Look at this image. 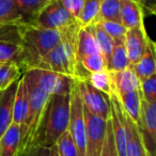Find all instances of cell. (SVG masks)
<instances>
[{
    "label": "cell",
    "instance_id": "6da1fadb",
    "mask_svg": "<svg viewBox=\"0 0 156 156\" xmlns=\"http://www.w3.org/2000/svg\"><path fill=\"white\" fill-rule=\"evenodd\" d=\"M71 106V92L50 95L42 112L30 147H51L67 130Z\"/></svg>",
    "mask_w": 156,
    "mask_h": 156
},
{
    "label": "cell",
    "instance_id": "7a4b0ae2",
    "mask_svg": "<svg viewBox=\"0 0 156 156\" xmlns=\"http://www.w3.org/2000/svg\"><path fill=\"white\" fill-rule=\"evenodd\" d=\"M17 26L24 50L22 67L25 73L35 69L37 62L60 43L62 37L60 31L42 28L31 23H22Z\"/></svg>",
    "mask_w": 156,
    "mask_h": 156
},
{
    "label": "cell",
    "instance_id": "3957f363",
    "mask_svg": "<svg viewBox=\"0 0 156 156\" xmlns=\"http://www.w3.org/2000/svg\"><path fill=\"white\" fill-rule=\"evenodd\" d=\"M23 76H24L25 83H26L27 90H28L29 108L25 123L22 126V142H20L18 154L30 147L34 133L37 130V124H39L40 119H41L43 109L50 96L45 91L40 89L27 74L24 73Z\"/></svg>",
    "mask_w": 156,
    "mask_h": 156
},
{
    "label": "cell",
    "instance_id": "277c9868",
    "mask_svg": "<svg viewBox=\"0 0 156 156\" xmlns=\"http://www.w3.org/2000/svg\"><path fill=\"white\" fill-rule=\"evenodd\" d=\"M67 132L72 137L79 156H85L86 149V128L83 118V106L78 92L77 80H74L71 89V106H69V120Z\"/></svg>",
    "mask_w": 156,
    "mask_h": 156
},
{
    "label": "cell",
    "instance_id": "5b68a950",
    "mask_svg": "<svg viewBox=\"0 0 156 156\" xmlns=\"http://www.w3.org/2000/svg\"><path fill=\"white\" fill-rule=\"evenodd\" d=\"M29 23L42 28L62 31L75 25L78 20L63 8L59 0H52Z\"/></svg>",
    "mask_w": 156,
    "mask_h": 156
},
{
    "label": "cell",
    "instance_id": "8992f818",
    "mask_svg": "<svg viewBox=\"0 0 156 156\" xmlns=\"http://www.w3.org/2000/svg\"><path fill=\"white\" fill-rule=\"evenodd\" d=\"M23 51L17 25L0 26V63H15L23 69Z\"/></svg>",
    "mask_w": 156,
    "mask_h": 156
},
{
    "label": "cell",
    "instance_id": "52a82bcc",
    "mask_svg": "<svg viewBox=\"0 0 156 156\" xmlns=\"http://www.w3.org/2000/svg\"><path fill=\"white\" fill-rule=\"evenodd\" d=\"M25 74L32 79V81L43 91L49 95L66 94L71 92L75 79L62 74L45 71L41 69H32L25 72Z\"/></svg>",
    "mask_w": 156,
    "mask_h": 156
},
{
    "label": "cell",
    "instance_id": "ba28073f",
    "mask_svg": "<svg viewBox=\"0 0 156 156\" xmlns=\"http://www.w3.org/2000/svg\"><path fill=\"white\" fill-rule=\"evenodd\" d=\"M77 87L83 106L92 115L106 121L110 119V100L108 95L92 87L87 79L77 80Z\"/></svg>",
    "mask_w": 156,
    "mask_h": 156
},
{
    "label": "cell",
    "instance_id": "9c48e42d",
    "mask_svg": "<svg viewBox=\"0 0 156 156\" xmlns=\"http://www.w3.org/2000/svg\"><path fill=\"white\" fill-rule=\"evenodd\" d=\"M83 118L86 128L85 156H100L104 143L107 128V121L92 115L83 106Z\"/></svg>",
    "mask_w": 156,
    "mask_h": 156
},
{
    "label": "cell",
    "instance_id": "30bf717a",
    "mask_svg": "<svg viewBox=\"0 0 156 156\" xmlns=\"http://www.w3.org/2000/svg\"><path fill=\"white\" fill-rule=\"evenodd\" d=\"M137 127L147 156H156V103H149L142 98Z\"/></svg>",
    "mask_w": 156,
    "mask_h": 156
},
{
    "label": "cell",
    "instance_id": "8fae6325",
    "mask_svg": "<svg viewBox=\"0 0 156 156\" xmlns=\"http://www.w3.org/2000/svg\"><path fill=\"white\" fill-rule=\"evenodd\" d=\"M149 40L150 37L147 35L144 26L126 30L124 46H125L130 65L135 64L144 54Z\"/></svg>",
    "mask_w": 156,
    "mask_h": 156
},
{
    "label": "cell",
    "instance_id": "7c38bea8",
    "mask_svg": "<svg viewBox=\"0 0 156 156\" xmlns=\"http://www.w3.org/2000/svg\"><path fill=\"white\" fill-rule=\"evenodd\" d=\"M20 80L0 90V137L13 123V106Z\"/></svg>",
    "mask_w": 156,
    "mask_h": 156
},
{
    "label": "cell",
    "instance_id": "4fadbf2b",
    "mask_svg": "<svg viewBox=\"0 0 156 156\" xmlns=\"http://www.w3.org/2000/svg\"><path fill=\"white\" fill-rule=\"evenodd\" d=\"M109 74L112 83L113 94L115 95L140 90V80L130 66L122 71L109 72Z\"/></svg>",
    "mask_w": 156,
    "mask_h": 156
},
{
    "label": "cell",
    "instance_id": "5bb4252c",
    "mask_svg": "<svg viewBox=\"0 0 156 156\" xmlns=\"http://www.w3.org/2000/svg\"><path fill=\"white\" fill-rule=\"evenodd\" d=\"M120 20L126 29L144 26V10L135 0H120Z\"/></svg>",
    "mask_w": 156,
    "mask_h": 156
},
{
    "label": "cell",
    "instance_id": "9a60e30c",
    "mask_svg": "<svg viewBox=\"0 0 156 156\" xmlns=\"http://www.w3.org/2000/svg\"><path fill=\"white\" fill-rule=\"evenodd\" d=\"M139 80L156 74V45L152 39L147 42V49L135 64L130 65Z\"/></svg>",
    "mask_w": 156,
    "mask_h": 156
},
{
    "label": "cell",
    "instance_id": "2e32d148",
    "mask_svg": "<svg viewBox=\"0 0 156 156\" xmlns=\"http://www.w3.org/2000/svg\"><path fill=\"white\" fill-rule=\"evenodd\" d=\"M22 142V126L12 123L0 137V156H17Z\"/></svg>",
    "mask_w": 156,
    "mask_h": 156
},
{
    "label": "cell",
    "instance_id": "e0dca14e",
    "mask_svg": "<svg viewBox=\"0 0 156 156\" xmlns=\"http://www.w3.org/2000/svg\"><path fill=\"white\" fill-rule=\"evenodd\" d=\"M94 52H101L98 45L95 41L93 33H92L90 26H81L79 27L76 37V54H77V60L79 61L83 57L87 56Z\"/></svg>",
    "mask_w": 156,
    "mask_h": 156
},
{
    "label": "cell",
    "instance_id": "ac0fdd59",
    "mask_svg": "<svg viewBox=\"0 0 156 156\" xmlns=\"http://www.w3.org/2000/svg\"><path fill=\"white\" fill-rule=\"evenodd\" d=\"M29 108V96L28 90L26 87L24 76L20 79L18 87L16 90L15 98H14V106H13V122L18 125L23 126L25 123V120L27 118Z\"/></svg>",
    "mask_w": 156,
    "mask_h": 156
},
{
    "label": "cell",
    "instance_id": "d6986e66",
    "mask_svg": "<svg viewBox=\"0 0 156 156\" xmlns=\"http://www.w3.org/2000/svg\"><path fill=\"white\" fill-rule=\"evenodd\" d=\"M124 123H125L126 137H127V156H147L138 127L125 113H124Z\"/></svg>",
    "mask_w": 156,
    "mask_h": 156
},
{
    "label": "cell",
    "instance_id": "ffe728a7",
    "mask_svg": "<svg viewBox=\"0 0 156 156\" xmlns=\"http://www.w3.org/2000/svg\"><path fill=\"white\" fill-rule=\"evenodd\" d=\"M115 96L119 100L124 113L137 125L139 122V117H140L141 102H142V96H141L140 90L132 91L128 92V93Z\"/></svg>",
    "mask_w": 156,
    "mask_h": 156
},
{
    "label": "cell",
    "instance_id": "44dd1931",
    "mask_svg": "<svg viewBox=\"0 0 156 156\" xmlns=\"http://www.w3.org/2000/svg\"><path fill=\"white\" fill-rule=\"evenodd\" d=\"M130 66L127 52L123 43H115L110 57L106 62V69L108 72H118Z\"/></svg>",
    "mask_w": 156,
    "mask_h": 156
},
{
    "label": "cell",
    "instance_id": "7402d4cb",
    "mask_svg": "<svg viewBox=\"0 0 156 156\" xmlns=\"http://www.w3.org/2000/svg\"><path fill=\"white\" fill-rule=\"evenodd\" d=\"M22 23L26 22L14 0H0V25H18Z\"/></svg>",
    "mask_w": 156,
    "mask_h": 156
},
{
    "label": "cell",
    "instance_id": "603a6c76",
    "mask_svg": "<svg viewBox=\"0 0 156 156\" xmlns=\"http://www.w3.org/2000/svg\"><path fill=\"white\" fill-rule=\"evenodd\" d=\"M51 1L52 0H14L26 23L34 20L37 14Z\"/></svg>",
    "mask_w": 156,
    "mask_h": 156
},
{
    "label": "cell",
    "instance_id": "cb8c5ba5",
    "mask_svg": "<svg viewBox=\"0 0 156 156\" xmlns=\"http://www.w3.org/2000/svg\"><path fill=\"white\" fill-rule=\"evenodd\" d=\"M91 30L93 33L95 41L98 45L101 54L103 55L105 59V62H107L108 58L110 57V54L112 51L113 47H115V41L110 37V35L101 27V25L98 23L91 25Z\"/></svg>",
    "mask_w": 156,
    "mask_h": 156
},
{
    "label": "cell",
    "instance_id": "d4e9b609",
    "mask_svg": "<svg viewBox=\"0 0 156 156\" xmlns=\"http://www.w3.org/2000/svg\"><path fill=\"white\" fill-rule=\"evenodd\" d=\"M86 79L89 81V83L92 87H94L96 90L101 91L102 93L108 95L109 98L113 94L110 74H109V72L107 69L88 74Z\"/></svg>",
    "mask_w": 156,
    "mask_h": 156
},
{
    "label": "cell",
    "instance_id": "484cf974",
    "mask_svg": "<svg viewBox=\"0 0 156 156\" xmlns=\"http://www.w3.org/2000/svg\"><path fill=\"white\" fill-rule=\"evenodd\" d=\"M24 71L12 62L0 63V90H3L15 81L20 80Z\"/></svg>",
    "mask_w": 156,
    "mask_h": 156
},
{
    "label": "cell",
    "instance_id": "4316f807",
    "mask_svg": "<svg viewBox=\"0 0 156 156\" xmlns=\"http://www.w3.org/2000/svg\"><path fill=\"white\" fill-rule=\"evenodd\" d=\"M101 0H83V5L78 23L81 26H91L98 22Z\"/></svg>",
    "mask_w": 156,
    "mask_h": 156
},
{
    "label": "cell",
    "instance_id": "83f0119b",
    "mask_svg": "<svg viewBox=\"0 0 156 156\" xmlns=\"http://www.w3.org/2000/svg\"><path fill=\"white\" fill-rule=\"evenodd\" d=\"M78 63H79V66L86 75L90 73H94V72L106 69V62H105L104 57L101 52L87 55L78 61Z\"/></svg>",
    "mask_w": 156,
    "mask_h": 156
},
{
    "label": "cell",
    "instance_id": "f1b7e54d",
    "mask_svg": "<svg viewBox=\"0 0 156 156\" xmlns=\"http://www.w3.org/2000/svg\"><path fill=\"white\" fill-rule=\"evenodd\" d=\"M101 20L121 23L120 20V0H101L98 22Z\"/></svg>",
    "mask_w": 156,
    "mask_h": 156
},
{
    "label": "cell",
    "instance_id": "f546056e",
    "mask_svg": "<svg viewBox=\"0 0 156 156\" xmlns=\"http://www.w3.org/2000/svg\"><path fill=\"white\" fill-rule=\"evenodd\" d=\"M103 29L110 35L111 39L115 41V43H123L125 39V33L127 29L121 24L117 22H106L101 20L98 22Z\"/></svg>",
    "mask_w": 156,
    "mask_h": 156
},
{
    "label": "cell",
    "instance_id": "4dcf8cb0",
    "mask_svg": "<svg viewBox=\"0 0 156 156\" xmlns=\"http://www.w3.org/2000/svg\"><path fill=\"white\" fill-rule=\"evenodd\" d=\"M56 147L60 156H79L77 147L67 130L59 137L56 142Z\"/></svg>",
    "mask_w": 156,
    "mask_h": 156
},
{
    "label": "cell",
    "instance_id": "1f68e13d",
    "mask_svg": "<svg viewBox=\"0 0 156 156\" xmlns=\"http://www.w3.org/2000/svg\"><path fill=\"white\" fill-rule=\"evenodd\" d=\"M140 92L144 101L156 103V74L140 80Z\"/></svg>",
    "mask_w": 156,
    "mask_h": 156
},
{
    "label": "cell",
    "instance_id": "d6a6232c",
    "mask_svg": "<svg viewBox=\"0 0 156 156\" xmlns=\"http://www.w3.org/2000/svg\"><path fill=\"white\" fill-rule=\"evenodd\" d=\"M100 156H118L110 120L107 121L106 134H105L104 143H103V147H102V151H101Z\"/></svg>",
    "mask_w": 156,
    "mask_h": 156
},
{
    "label": "cell",
    "instance_id": "836d02e7",
    "mask_svg": "<svg viewBox=\"0 0 156 156\" xmlns=\"http://www.w3.org/2000/svg\"><path fill=\"white\" fill-rule=\"evenodd\" d=\"M65 10L73 17L78 20L83 5V0H59Z\"/></svg>",
    "mask_w": 156,
    "mask_h": 156
},
{
    "label": "cell",
    "instance_id": "e575fe53",
    "mask_svg": "<svg viewBox=\"0 0 156 156\" xmlns=\"http://www.w3.org/2000/svg\"><path fill=\"white\" fill-rule=\"evenodd\" d=\"M17 156H50V147L48 149L43 147H30Z\"/></svg>",
    "mask_w": 156,
    "mask_h": 156
},
{
    "label": "cell",
    "instance_id": "d590c367",
    "mask_svg": "<svg viewBox=\"0 0 156 156\" xmlns=\"http://www.w3.org/2000/svg\"><path fill=\"white\" fill-rule=\"evenodd\" d=\"M135 1L138 2L143 8V10H147L152 14L155 13V0H135Z\"/></svg>",
    "mask_w": 156,
    "mask_h": 156
},
{
    "label": "cell",
    "instance_id": "8d00e7d4",
    "mask_svg": "<svg viewBox=\"0 0 156 156\" xmlns=\"http://www.w3.org/2000/svg\"><path fill=\"white\" fill-rule=\"evenodd\" d=\"M50 156H60V155H59L58 150H57L56 144L52 145V147H50Z\"/></svg>",
    "mask_w": 156,
    "mask_h": 156
},
{
    "label": "cell",
    "instance_id": "74e56055",
    "mask_svg": "<svg viewBox=\"0 0 156 156\" xmlns=\"http://www.w3.org/2000/svg\"><path fill=\"white\" fill-rule=\"evenodd\" d=\"M0 26H2V25H0Z\"/></svg>",
    "mask_w": 156,
    "mask_h": 156
}]
</instances>
